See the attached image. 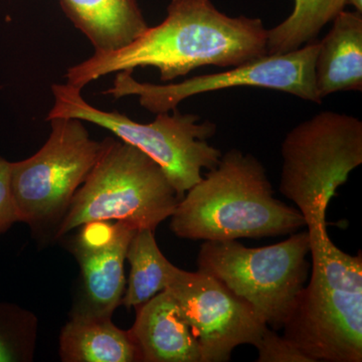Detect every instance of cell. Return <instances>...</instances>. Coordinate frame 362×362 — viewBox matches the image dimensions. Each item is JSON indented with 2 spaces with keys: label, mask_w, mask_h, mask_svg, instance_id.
Returning a JSON list of instances; mask_svg holds the SVG:
<instances>
[{
  "label": "cell",
  "mask_w": 362,
  "mask_h": 362,
  "mask_svg": "<svg viewBox=\"0 0 362 362\" xmlns=\"http://www.w3.org/2000/svg\"><path fill=\"white\" fill-rule=\"evenodd\" d=\"M96 54L123 49L148 28L137 0H59Z\"/></svg>",
  "instance_id": "cell-14"
},
{
  "label": "cell",
  "mask_w": 362,
  "mask_h": 362,
  "mask_svg": "<svg viewBox=\"0 0 362 362\" xmlns=\"http://www.w3.org/2000/svg\"><path fill=\"white\" fill-rule=\"evenodd\" d=\"M20 221L9 187V162L0 158V233Z\"/></svg>",
  "instance_id": "cell-19"
},
{
  "label": "cell",
  "mask_w": 362,
  "mask_h": 362,
  "mask_svg": "<svg viewBox=\"0 0 362 362\" xmlns=\"http://www.w3.org/2000/svg\"><path fill=\"white\" fill-rule=\"evenodd\" d=\"M255 347L258 349V362H313L283 335L280 337L268 326Z\"/></svg>",
  "instance_id": "cell-18"
},
{
  "label": "cell",
  "mask_w": 362,
  "mask_h": 362,
  "mask_svg": "<svg viewBox=\"0 0 362 362\" xmlns=\"http://www.w3.org/2000/svg\"><path fill=\"white\" fill-rule=\"evenodd\" d=\"M0 88H1V87H0Z\"/></svg>",
  "instance_id": "cell-22"
},
{
  "label": "cell",
  "mask_w": 362,
  "mask_h": 362,
  "mask_svg": "<svg viewBox=\"0 0 362 362\" xmlns=\"http://www.w3.org/2000/svg\"><path fill=\"white\" fill-rule=\"evenodd\" d=\"M137 228L125 221L85 225L74 244L84 282L83 306L78 313L111 318L122 302L125 289L124 263Z\"/></svg>",
  "instance_id": "cell-11"
},
{
  "label": "cell",
  "mask_w": 362,
  "mask_h": 362,
  "mask_svg": "<svg viewBox=\"0 0 362 362\" xmlns=\"http://www.w3.org/2000/svg\"><path fill=\"white\" fill-rule=\"evenodd\" d=\"M314 64L317 94L321 100L337 92L362 90V13L342 11L332 21Z\"/></svg>",
  "instance_id": "cell-13"
},
{
  "label": "cell",
  "mask_w": 362,
  "mask_h": 362,
  "mask_svg": "<svg viewBox=\"0 0 362 362\" xmlns=\"http://www.w3.org/2000/svg\"><path fill=\"white\" fill-rule=\"evenodd\" d=\"M280 192L296 206L306 226H326L338 187L362 164V122L322 111L298 124L282 143Z\"/></svg>",
  "instance_id": "cell-6"
},
{
  "label": "cell",
  "mask_w": 362,
  "mask_h": 362,
  "mask_svg": "<svg viewBox=\"0 0 362 362\" xmlns=\"http://www.w3.org/2000/svg\"><path fill=\"white\" fill-rule=\"evenodd\" d=\"M170 216L180 239L230 240L290 235L306 226L296 207L274 197L263 164L232 149L188 190Z\"/></svg>",
  "instance_id": "cell-2"
},
{
  "label": "cell",
  "mask_w": 362,
  "mask_h": 362,
  "mask_svg": "<svg viewBox=\"0 0 362 362\" xmlns=\"http://www.w3.org/2000/svg\"><path fill=\"white\" fill-rule=\"evenodd\" d=\"M59 354L66 362L141 361L128 331L117 328L109 317L78 312L62 331Z\"/></svg>",
  "instance_id": "cell-15"
},
{
  "label": "cell",
  "mask_w": 362,
  "mask_h": 362,
  "mask_svg": "<svg viewBox=\"0 0 362 362\" xmlns=\"http://www.w3.org/2000/svg\"><path fill=\"white\" fill-rule=\"evenodd\" d=\"M294 9L280 25L268 30L267 54L296 51L314 42L324 26L344 11L347 0H294Z\"/></svg>",
  "instance_id": "cell-17"
},
{
  "label": "cell",
  "mask_w": 362,
  "mask_h": 362,
  "mask_svg": "<svg viewBox=\"0 0 362 362\" xmlns=\"http://www.w3.org/2000/svg\"><path fill=\"white\" fill-rule=\"evenodd\" d=\"M263 21L228 16L211 0H171L168 16L123 49L96 54L69 68L66 84L83 90L105 77L136 68H156L169 83L206 66L232 68L266 56Z\"/></svg>",
  "instance_id": "cell-1"
},
{
  "label": "cell",
  "mask_w": 362,
  "mask_h": 362,
  "mask_svg": "<svg viewBox=\"0 0 362 362\" xmlns=\"http://www.w3.org/2000/svg\"><path fill=\"white\" fill-rule=\"evenodd\" d=\"M54 103L45 120L77 118L110 131L160 165L180 199L202 180L204 169L218 165L221 152L207 140L216 133V123L177 109L156 114L150 123H140L117 111H104L86 101L82 90L68 84L52 86Z\"/></svg>",
  "instance_id": "cell-5"
},
{
  "label": "cell",
  "mask_w": 362,
  "mask_h": 362,
  "mask_svg": "<svg viewBox=\"0 0 362 362\" xmlns=\"http://www.w3.org/2000/svg\"><path fill=\"white\" fill-rule=\"evenodd\" d=\"M347 6H351L354 11L362 13V0H347Z\"/></svg>",
  "instance_id": "cell-21"
},
{
  "label": "cell",
  "mask_w": 362,
  "mask_h": 362,
  "mask_svg": "<svg viewBox=\"0 0 362 362\" xmlns=\"http://www.w3.org/2000/svg\"><path fill=\"white\" fill-rule=\"evenodd\" d=\"M319 40L282 54H266L221 73L197 76L180 83L138 82L133 71L115 74L113 85L102 94L113 99L135 96L143 108L153 114L177 109L188 98L228 88L256 87L288 93L305 101L320 104L317 94L314 64Z\"/></svg>",
  "instance_id": "cell-9"
},
{
  "label": "cell",
  "mask_w": 362,
  "mask_h": 362,
  "mask_svg": "<svg viewBox=\"0 0 362 362\" xmlns=\"http://www.w3.org/2000/svg\"><path fill=\"white\" fill-rule=\"evenodd\" d=\"M310 282L283 327V337L312 361H362V255L343 252L326 226H309Z\"/></svg>",
  "instance_id": "cell-3"
},
{
  "label": "cell",
  "mask_w": 362,
  "mask_h": 362,
  "mask_svg": "<svg viewBox=\"0 0 362 362\" xmlns=\"http://www.w3.org/2000/svg\"><path fill=\"white\" fill-rule=\"evenodd\" d=\"M180 201L157 162L118 138H105L94 168L66 209L58 237L87 223L109 221L156 230Z\"/></svg>",
  "instance_id": "cell-4"
},
{
  "label": "cell",
  "mask_w": 362,
  "mask_h": 362,
  "mask_svg": "<svg viewBox=\"0 0 362 362\" xmlns=\"http://www.w3.org/2000/svg\"><path fill=\"white\" fill-rule=\"evenodd\" d=\"M16 361V352L9 343L0 334V362H11Z\"/></svg>",
  "instance_id": "cell-20"
},
{
  "label": "cell",
  "mask_w": 362,
  "mask_h": 362,
  "mask_svg": "<svg viewBox=\"0 0 362 362\" xmlns=\"http://www.w3.org/2000/svg\"><path fill=\"white\" fill-rule=\"evenodd\" d=\"M171 293L202 349V362L230 361L240 345L255 346L267 324L247 303L214 276L175 267Z\"/></svg>",
  "instance_id": "cell-10"
},
{
  "label": "cell",
  "mask_w": 362,
  "mask_h": 362,
  "mask_svg": "<svg viewBox=\"0 0 362 362\" xmlns=\"http://www.w3.org/2000/svg\"><path fill=\"white\" fill-rule=\"evenodd\" d=\"M126 259L130 263L129 283L121 303L138 307L168 288L175 266L162 254L154 230L142 228L135 233Z\"/></svg>",
  "instance_id": "cell-16"
},
{
  "label": "cell",
  "mask_w": 362,
  "mask_h": 362,
  "mask_svg": "<svg viewBox=\"0 0 362 362\" xmlns=\"http://www.w3.org/2000/svg\"><path fill=\"white\" fill-rule=\"evenodd\" d=\"M128 332L141 361L202 362L199 341L168 289L140 305Z\"/></svg>",
  "instance_id": "cell-12"
},
{
  "label": "cell",
  "mask_w": 362,
  "mask_h": 362,
  "mask_svg": "<svg viewBox=\"0 0 362 362\" xmlns=\"http://www.w3.org/2000/svg\"><path fill=\"white\" fill-rule=\"evenodd\" d=\"M47 122L52 131L44 146L25 160L9 162V187L18 220L30 225L68 209L102 150V141L90 137L84 121L58 117Z\"/></svg>",
  "instance_id": "cell-8"
},
{
  "label": "cell",
  "mask_w": 362,
  "mask_h": 362,
  "mask_svg": "<svg viewBox=\"0 0 362 362\" xmlns=\"http://www.w3.org/2000/svg\"><path fill=\"white\" fill-rule=\"evenodd\" d=\"M309 254L307 230L262 247H247L237 240H204L197 270L246 300L268 327L282 330L308 279Z\"/></svg>",
  "instance_id": "cell-7"
}]
</instances>
